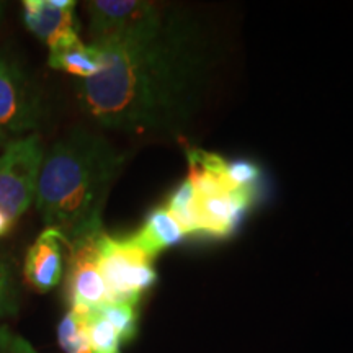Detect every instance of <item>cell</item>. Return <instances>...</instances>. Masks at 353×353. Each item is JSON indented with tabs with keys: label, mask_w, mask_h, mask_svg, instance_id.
Segmentation results:
<instances>
[{
	"label": "cell",
	"mask_w": 353,
	"mask_h": 353,
	"mask_svg": "<svg viewBox=\"0 0 353 353\" xmlns=\"http://www.w3.org/2000/svg\"><path fill=\"white\" fill-rule=\"evenodd\" d=\"M100 70L77 82L79 100L92 120L126 132H175L196 112L208 74L200 28L174 10L151 34L97 39Z\"/></svg>",
	"instance_id": "6da1fadb"
},
{
	"label": "cell",
	"mask_w": 353,
	"mask_h": 353,
	"mask_svg": "<svg viewBox=\"0 0 353 353\" xmlns=\"http://www.w3.org/2000/svg\"><path fill=\"white\" fill-rule=\"evenodd\" d=\"M125 157L103 136L76 128L44 152L34 203L46 229L76 242L103 231L101 211Z\"/></svg>",
	"instance_id": "7a4b0ae2"
},
{
	"label": "cell",
	"mask_w": 353,
	"mask_h": 353,
	"mask_svg": "<svg viewBox=\"0 0 353 353\" xmlns=\"http://www.w3.org/2000/svg\"><path fill=\"white\" fill-rule=\"evenodd\" d=\"M97 263L113 303L138 304L156 285L154 260L139 250L130 237H113L101 231L97 237Z\"/></svg>",
	"instance_id": "3957f363"
},
{
	"label": "cell",
	"mask_w": 353,
	"mask_h": 353,
	"mask_svg": "<svg viewBox=\"0 0 353 353\" xmlns=\"http://www.w3.org/2000/svg\"><path fill=\"white\" fill-rule=\"evenodd\" d=\"M88 32L97 39H130L151 34L167 23L174 7L143 0H94L85 3Z\"/></svg>",
	"instance_id": "277c9868"
},
{
	"label": "cell",
	"mask_w": 353,
	"mask_h": 353,
	"mask_svg": "<svg viewBox=\"0 0 353 353\" xmlns=\"http://www.w3.org/2000/svg\"><path fill=\"white\" fill-rule=\"evenodd\" d=\"M43 144L37 134L8 143L0 154V213L17 221L34 203Z\"/></svg>",
	"instance_id": "5b68a950"
},
{
	"label": "cell",
	"mask_w": 353,
	"mask_h": 353,
	"mask_svg": "<svg viewBox=\"0 0 353 353\" xmlns=\"http://www.w3.org/2000/svg\"><path fill=\"white\" fill-rule=\"evenodd\" d=\"M100 232L70 242L68 247L65 291L69 307L81 314H88L110 303L107 286L97 263V237Z\"/></svg>",
	"instance_id": "8992f818"
},
{
	"label": "cell",
	"mask_w": 353,
	"mask_h": 353,
	"mask_svg": "<svg viewBox=\"0 0 353 353\" xmlns=\"http://www.w3.org/2000/svg\"><path fill=\"white\" fill-rule=\"evenodd\" d=\"M41 107L34 87L13 59L0 54V130L8 132L32 131L39 126Z\"/></svg>",
	"instance_id": "52a82bcc"
},
{
	"label": "cell",
	"mask_w": 353,
	"mask_h": 353,
	"mask_svg": "<svg viewBox=\"0 0 353 353\" xmlns=\"http://www.w3.org/2000/svg\"><path fill=\"white\" fill-rule=\"evenodd\" d=\"M254 201L250 190H231L210 196L196 198L198 234L228 237L236 231Z\"/></svg>",
	"instance_id": "ba28073f"
},
{
	"label": "cell",
	"mask_w": 353,
	"mask_h": 353,
	"mask_svg": "<svg viewBox=\"0 0 353 353\" xmlns=\"http://www.w3.org/2000/svg\"><path fill=\"white\" fill-rule=\"evenodd\" d=\"M68 241L54 229H44L26 254L23 275L33 290L46 293L61 283L64 275V249Z\"/></svg>",
	"instance_id": "9c48e42d"
},
{
	"label": "cell",
	"mask_w": 353,
	"mask_h": 353,
	"mask_svg": "<svg viewBox=\"0 0 353 353\" xmlns=\"http://www.w3.org/2000/svg\"><path fill=\"white\" fill-rule=\"evenodd\" d=\"M26 28L50 46L65 34L77 33L76 2L72 0H26L23 2Z\"/></svg>",
	"instance_id": "30bf717a"
},
{
	"label": "cell",
	"mask_w": 353,
	"mask_h": 353,
	"mask_svg": "<svg viewBox=\"0 0 353 353\" xmlns=\"http://www.w3.org/2000/svg\"><path fill=\"white\" fill-rule=\"evenodd\" d=\"M185 236L187 234L176 223L174 214L167 210L165 205H162L145 216L143 226L128 237L139 250L154 260L165 249L179 244Z\"/></svg>",
	"instance_id": "8fae6325"
},
{
	"label": "cell",
	"mask_w": 353,
	"mask_h": 353,
	"mask_svg": "<svg viewBox=\"0 0 353 353\" xmlns=\"http://www.w3.org/2000/svg\"><path fill=\"white\" fill-rule=\"evenodd\" d=\"M48 64L83 81L94 77L100 70V52L92 43H82L77 33H70L50 44Z\"/></svg>",
	"instance_id": "7c38bea8"
},
{
	"label": "cell",
	"mask_w": 353,
	"mask_h": 353,
	"mask_svg": "<svg viewBox=\"0 0 353 353\" xmlns=\"http://www.w3.org/2000/svg\"><path fill=\"white\" fill-rule=\"evenodd\" d=\"M196 198V192L192 182L185 179L182 183L176 185L165 203L167 210L174 214L176 223L182 226L187 236L188 234H198Z\"/></svg>",
	"instance_id": "4fadbf2b"
},
{
	"label": "cell",
	"mask_w": 353,
	"mask_h": 353,
	"mask_svg": "<svg viewBox=\"0 0 353 353\" xmlns=\"http://www.w3.org/2000/svg\"><path fill=\"white\" fill-rule=\"evenodd\" d=\"M20 306V286L17 262L6 250H0V319L17 314Z\"/></svg>",
	"instance_id": "5bb4252c"
},
{
	"label": "cell",
	"mask_w": 353,
	"mask_h": 353,
	"mask_svg": "<svg viewBox=\"0 0 353 353\" xmlns=\"http://www.w3.org/2000/svg\"><path fill=\"white\" fill-rule=\"evenodd\" d=\"M85 316L69 309L57 327V341L65 353H92L87 337Z\"/></svg>",
	"instance_id": "9a60e30c"
},
{
	"label": "cell",
	"mask_w": 353,
	"mask_h": 353,
	"mask_svg": "<svg viewBox=\"0 0 353 353\" xmlns=\"http://www.w3.org/2000/svg\"><path fill=\"white\" fill-rule=\"evenodd\" d=\"M97 312L117 330L121 342H131L138 334V304L110 301L97 309Z\"/></svg>",
	"instance_id": "2e32d148"
},
{
	"label": "cell",
	"mask_w": 353,
	"mask_h": 353,
	"mask_svg": "<svg viewBox=\"0 0 353 353\" xmlns=\"http://www.w3.org/2000/svg\"><path fill=\"white\" fill-rule=\"evenodd\" d=\"M87 337L92 353H121V339L97 311L85 316Z\"/></svg>",
	"instance_id": "e0dca14e"
},
{
	"label": "cell",
	"mask_w": 353,
	"mask_h": 353,
	"mask_svg": "<svg viewBox=\"0 0 353 353\" xmlns=\"http://www.w3.org/2000/svg\"><path fill=\"white\" fill-rule=\"evenodd\" d=\"M223 170L232 188L250 190V192H254L255 183L262 175L260 167L250 161H224Z\"/></svg>",
	"instance_id": "ac0fdd59"
},
{
	"label": "cell",
	"mask_w": 353,
	"mask_h": 353,
	"mask_svg": "<svg viewBox=\"0 0 353 353\" xmlns=\"http://www.w3.org/2000/svg\"><path fill=\"white\" fill-rule=\"evenodd\" d=\"M0 353H34L23 337L12 332L7 325H0Z\"/></svg>",
	"instance_id": "d6986e66"
},
{
	"label": "cell",
	"mask_w": 353,
	"mask_h": 353,
	"mask_svg": "<svg viewBox=\"0 0 353 353\" xmlns=\"http://www.w3.org/2000/svg\"><path fill=\"white\" fill-rule=\"evenodd\" d=\"M8 136L3 132L2 130H0V145H7L8 144Z\"/></svg>",
	"instance_id": "ffe728a7"
}]
</instances>
